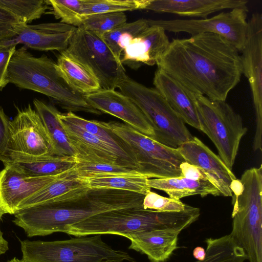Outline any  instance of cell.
Instances as JSON below:
<instances>
[{
  "instance_id": "9c48e42d",
  "label": "cell",
  "mask_w": 262,
  "mask_h": 262,
  "mask_svg": "<svg viewBox=\"0 0 262 262\" xmlns=\"http://www.w3.org/2000/svg\"><path fill=\"white\" fill-rule=\"evenodd\" d=\"M195 97L200 130L211 140L219 157L232 170L241 141L248 130L242 117L226 101L199 94Z\"/></svg>"
},
{
  "instance_id": "ffe728a7",
  "label": "cell",
  "mask_w": 262,
  "mask_h": 262,
  "mask_svg": "<svg viewBox=\"0 0 262 262\" xmlns=\"http://www.w3.org/2000/svg\"><path fill=\"white\" fill-rule=\"evenodd\" d=\"M153 84L185 123L200 129L195 94L159 69L155 73Z\"/></svg>"
},
{
  "instance_id": "ba28073f",
  "label": "cell",
  "mask_w": 262,
  "mask_h": 262,
  "mask_svg": "<svg viewBox=\"0 0 262 262\" xmlns=\"http://www.w3.org/2000/svg\"><path fill=\"white\" fill-rule=\"evenodd\" d=\"M123 142L135 160L139 172L148 179L182 176L180 165L185 162L175 148L166 146L125 123L103 122Z\"/></svg>"
},
{
  "instance_id": "d6986e66",
  "label": "cell",
  "mask_w": 262,
  "mask_h": 262,
  "mask_svg": "<svg viewBox=\"0 0 262 262\" xmlns=\"http://www.w3.org/2000/svg\"><path fill=\"white\" fill-rule=\"evenodd\" d=\"M59 119L74 149L77 160L127 165L122 163L112 148L100 139L66 119L61 113Z\"/></svg>"
},
{
  "instance_id": "8d00e7d4",
  "label": "cell",
  "mask_w": 262,
  "mask_h": 262,
  "mask_svg": "<svg viewBox=\"0 0 262 262\" xmlns=\"http://www.w3.org/2000/svg\"><path fill=\"white\" fill-rule=\"evenodd\" d=\"M25 25L10 11L0 6V43L17 36Z\"/></svg>"
},
{
  "instance_id": "ab89813d",
  "label": "cell",
  "mask_w": 262,
  "mask_h": 262,
  "mask_svg": "<svg viewBox=\"0 0 262 262\" xmlns=\"http://www.w3.org/2000/svg\"><path fill=\"white\" fill-rule=\"evenodd\" d=\"M180 168L184 177L193 180L205 179L209 181L204 172L196 166L184 162L181 164Z\"/></svg>"
},
{
  "instance_id": "f1b7e54d",
  "label": "cell",
  "mask_w": 262,
  "mask_h": 262,
  "mask_svg": "<svg viewBox=\"0 0 262 262\" xmlns=\"http://www.w3.org/2000/svg\"><path fill=\"white\" fill-rule=\"evenodd\" d=\"M81 179L88 182L90 188L122 190L145 195L151 191L147 183L148 178L139 172L95 176Z\"/></svg>"
},
{
  "instance_id": "7bdbcfd3",
  "label": "cell",
  "mask_w": 262,
  "mask_h": 262,
  "mask_svg": "<svg viewBox=\"0 0 262 262\" xmlns=\"http://www.w3.org/2000/svg\"><path fill=\"white\" fill-rule=\"evenodd\" d=\"M6 262H24L22 259H19L16 257H14L11 260H8Z\"/></svg>"
},
{
  "instance_id": "e575fe53",
  "label": "cell",
  "mask_w": 262,
  "mask_h": 262,
  "mask_svg": "<svg viewBox=\"0 0 262 262\" xmlns=\"http://www.w3.org/2000/svg\"><path fill=\"white\" fill-rule=\"evenodd\" d=\"M77 162L74 169L78 177L81 178L139 172L134 167L121 164L92 163L78 160Z\"/></svg>"
},
{
  "instance_id": "d590c367",
  "label": "cell",
  "mask_w": 262,
  "mask_h": 262,
  "mask_svg": "<svg viewBox=\"0 0 262 262\" xmlns=\"http://www.w3.org/2000/svg\"><path fill=\"white\" fill-rule=\"evenodd\" d=\"M180 200L161 196L150 191L144 196L143 207L148 209L161 212H179L183 211L186 206Z\"/></svg>"
},
{
  "instance_id": "44dd1931",
  "label": "cell",
  "mask_w": 262,
  "mask_h": 262,
  "mask_svg": "<svg viewBox=\"0 0 262 262\" xmlns=\"http://www.w3.org/2000/svg\"><path fill=\"white\" fill-rule=\"evenodd\" d=\"M90 189L88 182L78 177L74 168L23 202L17 210L44 203L67 202L78 200L85 196Z\"/></svg>"
},
{
  "instance_id": "5bb4252c",
  "label": "cell",
  "mask_w": 262,
  "mask_h": 262,
  "mask_svg": "<svg viewBox=\"0 0 262 262\" xmlns=\"http://www.w3.org/2000/svg\"><path fill=\"white\" fill-rule=\"evenodd\" d=\"M170 41L166 31L158 26H150L135 36L121 39L118 44L121 62L137 69L142 64H156L168 48Z\"/></svg>"
},
{
  "instance_id": "60d3db41",
  "label": "cell",
  "mask_w": 262,
  "mask_h": 262,
  "mask_svg": "<svg viewBox=\"0 0 262 262\" xmlns=\"http://www.w3.org/2000/svg\"><path fill=\"white\" fill-rule=\"evenodd\" d=\"M8 245V242L4 237L3 233L0 228V256L5 254L9 250Z\"/></svg>"
},
{
  "instance_id": "8992f818",
  "label": "cell",
  "mask_w": 262,
  "mask_h": 262,
  "mask_svg": "<svg viewBox=\"0 0 262 262\" xmlns=\"http://www.w3.org/2000/svg\"><path fill=\"white\" fill-rule=\"evenodd\" d=\"M24 262H136L127 252L105 243L101 234L55 241L20 242Z\"/></svg>"
},
{
  "instance_id": "52a82bcc",
  "label": "cell",
  "mask_w": 262,
  "mask_h": 262,
  "mask_svg": "<svg viewBox=\"0 0 262 262\" xmlns=\"http://www.w3.org/2000/svg\"><path fill=\"white\" fill-rule=\"evenodd\" d=\"M117 88L141 111L153 128L155 140L177 149L193 138L182 119L155 88L147 87L128 76Z\"/></svg>"
},
{
  "instance_id": "e0dca14e",
  "label": "cell",
  "mask_w": 262,
  "mask_h": 262,
  "mask_svg": "<svg viewBox=\"0 0 262 262\" xmlns=\"http://www.w3.org/2000/svg\"><path fill=\"white\" fill-rule=\"evenodd\" d=\"M77 28L62 23L26 25L14 38L1 42L6 45L23 44L27 48L38 51L67 50Z\"/></svg>"
},
{
  "instance_id": "9a60e30c",
  "label": "cell",
  "mask_w": 262,
  "mask_h": 262,
  "mask_svg": "<svg viewBox=\"0 0 262 262\" xmlns=\"http://www.w3.org/2000/svg\"><path fill=\"white\" fill-rule=\"evenodd\" d=\"M185 161L200 168L209 181L219 190L221 195L232 196L230 188L236 178L219 156L196 137L182 143L177 148Z\"/></svg>"
},
{
  "instance_id": "b9f144b4",
  "label": "cell",
  "mask_w": 262,
  "mask_h": 262,
  "mask_svg": "<svg viewBox=\"0 0 262 262\" xmlns=\"http://www.w3.org/2000/svg\"><path fill=\"white\" fill-rule=\"evenodd\" d=\"M193 255L197 260H203L206 256V251L201 247H197L193 251Z\"/></svg>"
},
{
  "instance_id": "603a6c76",
  "label": "cell",
  "mask_w": 262,
  "mask_h": 262,
  "mask_svg": "<svg viewBox=\"0 0 262 262\" xmlns=\"http://www.w3.org/2000/svg\"><path fill=\"white\" fill-rule=\"evenodd\" d=\"M180 233L166 230H145L127 234L130 249L145 254L151 262L165 261L177 248Z\"/></svg>"
},
{
  "instance_id": "30bf717a",
  "label": "cell",
  "mask_w": 262,
  "mask_h": 262,
  "mask_svg": "<svg viewBox=\"0 0 262 262\" xmlns=\"http://www.w3.org/2000/svg\"><path fill=\"white\" fill-rule=\"evenodd\" d=\"M65 51L92 73L101 89L115 90L127 77L122 63L102 38L81 26Z\"/></svg>"
},
{
  "instance_id": "4316f807",
  "label": "cell",
  "mask_w": 262,
  "mask_h": 262,
  "mask_svg": "<svg viewBox=\"0 0 262 262\" xmlns=\"http://www.w3.org/2000/svg\"><path fill=\"white\" fill-rule=\"evenodd\" d=\"M56 63L62 77L77 92L86 95L101 89L92 73L66 51L60 52Z\"/></svg>"
},
{
  "instance_id": "7a4b0ae2",
  "label": "cell",
  "mask_w": 262,
  "mask_h": 262,
  "mask_svg": "<svg viewBox=\"0 0 262 262\" xmlns=\"http://www.w3.org/2000/svg\"><path fill=\"white\" fill-rule=\"evenodd\" d=\"M145 195L126 190L91 188L83 197L67 202L41 203L17 210L13 220L31 237L64 231L68 226L111 210L143 207Z\"/></svg>"
},
{
  "instance_id": "cb8c5ba5",
  "label": "cell",
  "mask_w": 262,
  "mask_h": 262,
  "mask_svg": "<svg viewBox=\"0 0 262 262\" xmlns=\"http://www.w3.org/2000/svg\"><path fill=\"white\" fill-rule=\"evenodd\" d=\"M147 183L150 188L162 190L169 198L180 200L190 195H220L218 189L208 180H193L183 176L166 179H148Z\"/></svg>"
},
{
  "instance_id": "836d02e7",
  "label": "cell",
  "mask_w": 262,
  "mask_h": 262,
  "mask_svg": "<svg viewBox=\"0 0 262 262\" xmlns=\"http://www.w3.org/2000/svg\"><path fill=\"white\" fill-rule=\"evenodd\" d=\"M126 20L124 12L103 13L86 17L80 26L101 37L126 23Z\"/></svg>"
},
{
  "instance_id": "8fae6325",
  "label": "cell",
  "mask_w": 262,
  "mask_h": 262,
  "mask_svg": "<svg viewBox=\"0 0 262 262\" xmlns=\"http://www.w3.org/2000/svg\"><path fill=\"white\" fill-rule=\"evenodd\" d=\"M9 132L3 163L56 156L42 122L30 104L18 110L13 120L9 121Z\"/></svg>"
},
{
  "instance_id": "1f68e13d",
  "label": "cell",
  "mask_w": 262,
  "mask_h": 262,
  "mask_svg": "<svg viewBox=\"0 0 262 262\" xmlns=\"http://www.w3.org/2000/svg\"><path fill=\"white\" fill-rule=\"evenodd\" d=\"M51 12L60 23L78 28L84 21L82 14L85 0H48Z\"/></svg>"
},
{
  "instance_id": "74e56055",
  "label": "cell",
  "mask_w": 262,
  "mask_h": 262,
  "mask_svg": "<svg viewBox=\"0 0 262 262\" xmlns=\"http://www.w3.org/2000/svg\"><path fill=\"white\" fill-rule=\"evenodd\" d=\"M16 49L15 46L0 43V90L1 91L9 83L8 66Z\"/></svg>"
},
{
  "instance_id": "277c9868",
  "label": "cell",
  "mask_w": 262,
  "mask_h": 262,
  "mask_svg": "<svg viewBox=\"0 0 262 262\" xmlns=\"http://www.w3.org/2000/svg\"><path fill=\"white\" fill-rule=\"evenodd\" d=\"M8 79L18 88L47 96L68 112L102 114L90 105L85 95L67 83L55 62L45 55L34 56L24 46L16 49L10 59Z\"/></svg>"
},
{
  "instance_id": "484cf974",
  "label": "cell",
  "mask_w": 262,
  "mask_h": 262,
  "mask_svg": "<svg viewBox=\"0 0 262 262\" xmlns=\"http://www.w3.org/2000/svg\"><path fill=\"white\" fill-rule=\"evenodd\" d=\"M77 162L74 157L55 156L3 163L27 177L39 178L56 176L70 171L75 168Z\"/></svg>"
},
{
  "instance_id": "6da1fadb",
  "label": "cell",
  "mask_w": 262,
  "mask_h": 262,
  "mask_svg": "<svg viewBox=\"0 0 262 262\" xmlns=\"http://www.w3.org/2000/svg\"><path fill=\"white\" fill-rule=\"evenodd\" d=\"M156 64L193 93L215 101H226L243 74L239 51L213 33L173 39Z\"/></svg>"
},
{
  "instance_id": "f35d334b",
  "label": "cell",
  "mask_w": 262,
  "mask_h": 262,
  "mask_svg": "<svg viewBox=\"0 0 262 262\" xmlns=\"http://www.w3.org/2000/svg\"><path fill=\"white\" fill-rule=\"evenodd\" d=\"M9 120L3 108L0 106V160L2 161L7 148L9 141Z\"/></svg>"
},
{
  "instance_id": "ee69618b",
  "label": "cell",
  "mask_w": 262,
  "mask_h": 262,
  "mask_svg": "<svg viewBox=\"0 0 262 262\" xmlns=\"http://www.w3.org/2000/svg\"><path fill=\"white\" fill-rule=\"evenodd\" d=\"M5 213H6V212L5 211V210H4V209L3 208V207H2V206L0 204V223H1V219H2L3 215Z\"/></svg>"
},
{
  "instance_id": "7402d4cb",
  "label": "cell",
  "mask_w": 262,
  "mask_h": 262,
  "mask_svg": "<svg viewBox=\"0 0 262 262\" xmlns=\"http://www.w3.org/2000/svg\"><path fill=\"white\" fill-rule=\"evenodd\" d=\"M248 3L246 0H148L145 9L206 18L222 10L247 7Z\"/></svg>"
},
{
  "instance_id": "5b68a950",
  "label": "cell",
  "mask_w": 262,
  "mask_h": 262,
  "mask_svg": "<svg viewBox=\"0 0 262 262\" xmlns=\"http://www.w3.org/2000/svg\"><path fill=\"white\" fill-rule=\"evenodd\" d=\"M231 235L249 262H262V166L246 170L232 182Z\"/></svg>"
},
{
  "instance_id": "4dcf8cb0",
  "label": "cell",
  "mask_w": 262,
  "mask_h": 262,
  "mask_svg": "<svg viewBox=\"0 0 262 262\" xmlns=\"http://www.w3.org/2000/svg\"><path fill=\"white\" fill-rule=\"evenodd\" d=\"M0 6L26 25L40 18L49 8L47 1L44 0H0Z\"/></svg>"
},
{
  "instance_id": "d6a6232c",
  "label": "cell",
  "mask_w": 262,
  "mask_h": 262,
  "mask_svg": "<svg viewBox=\"0 0 262 262\" xmlns=\"http://www.w3.org/2000/svg\"><path fill=\"white\" fill-rule=\"evenodd\" d=\"M150 26L148 19L141 18L131 23H125L102 35L101 37L121 61L122 54L120 52L118 43L124 38L132 37L139 34Z\"/></svg>"
},
{
  "instance_id": "3957f363",
  "label": "cell",
  "mask_w": 262,
  "mask_h": 262,
  "mask_svg": "<svg viewBox=\"0 0 262 262\" xmlns=\"http://www.w3.org/2000/svg\"><path fill=\"white\" fill-rule=\"evenodd\" d=\"M200 215L199 208L188 205L179 212H161L143 207L123 208L102 212L65 227L63 232L76 237L96 234L124 237L150 230H166L180 233L196 221Z\"/></svg>"
},
{
  "instance_id": "4fadbf2b",
  "label": "cell",
  "mask_w": 262,
  "mask_h": 262,
  "mask_svg": "<svg viewBox=\"0 0 262 262\" xmlns=\"http://www.w3.org/2000/svg\"><path fill=\"white\" fill-rule=\"evenodd\" d=\"M241 55L243 74L250 84L255 110L256 127L254 151H261L262 143V15L252 14L248 21Z\"/></svg>"
},
{
  "instance_id": "d4e9b609",
  "label": "cell",
  "mask_w": 262,
  "mask_h": 262,
  "mask_svg": "<svg viewBox=\"0 0 262 262\" xmlns=\"http://www.w3.org/2000/svg\"><path fill=\"white\" fill-rule=\"evenodd\" d=\"M33 104L45 127L55 155L76 158L74 149L59 120L60 113L53 106L37 99H34Z\"/></svg>"
},
{
  "instance_id": "7c38bea8",
  "label": "cell",
  "mask_w": 262,
  "mask_h": 262,
  "mask_svg": "<svg viewBox=\"0 0 262 262\" xmlns=\"http://www.w3.org/2000/svg\"><path fill=\"white\" fill-rule=\"evenodd\" d=\"M247 7L237 8L223 12L213 17L201 19L153 20L150 26L162 27L165 31L185 32L191 36L213 33L225 38L239 52L244 47L248 25Z\"/></svg>"
},
{
  "instance_id": "ac0fdd59",
  "label": "cell",
  "mask_w": 262,
  "mask_h": 262,
  "mask_svg": "<svg viewBox=\"0 0 262 262\" xmlns=\"http://www.w3.org/2000/svg\"><path fill=\"white\" fill-rule=\"evenodd\" d=\"M0 172V204L14 214L19 205L64 173L39 178L27 177L8 165Z\"/></svg>"
},
{
  "instance_id": "f546056e",
  "label": "cell",
  "mask_w": 262,
  "mask_h": 262,
  "mask_svg": "<svg viewBox=\"0 0 262 262\" xmlns=\"http://www.w3.org/2000/svg\"><path fill=\"white\" fill-rule=\"evenodd\" d=\"M148 0H85L82 14L88 17L103 13L145 9Z\"/></svg>"
},
{
  "instance_id": "2e32d148",
  "label": "cell",
  "mask_w": 262,
  "mask_h": 262,
  "mask_svg": "<svg viewBox=\"0 0 262 262\" xmlns=\"http://www.w3.org/2000/svg\"><path fill=\"white\" fill-rule=\"evenodd\" d=\"M85 97L95 109L120 119L125 124L154 139L152 127L140 108L127 96L115 90L100 89Z\"/></svg>"
},
{
  "instance_id": "83f0119b",
  "label": "cell",
  "mask_w": 262,
  "mask_h": 262,
  "mask_svg": "<svg viewBox=\"0 0 262 262\" xmlns=\"http://www.w3.org/2000/svg\"><path fill=\"white\" fill-rule=\"evenodd\" d=\"M66 119L82 128L109 145L116 153L120 160L125 164L135 168L139 172V167L131 154L121 140L102 121L89 120L72 112L62 114Z\"/></svg>"
}]
</instances>
